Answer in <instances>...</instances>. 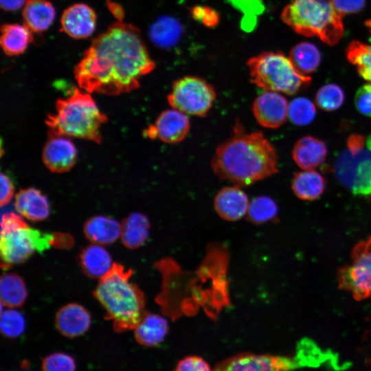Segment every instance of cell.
<instances>
[{"instance_id":"6da1fadb","label":"cell","mask_w":371,"mask_h":371,"mask_svg":"<svg viewBox=\"0 0 371 371\" xmlns=\"http://www.w3.org/2000/svg\"><path fill=\"white\" fill-rule=\"evenodd\" d=\"M155 67L139 29L118 21L93 40L74 73L85 91L116 95L137 89Z\"/></svg>"},{"instance_id":"7a4b0ae2","label":"cell","mask_w":371,"mask_h":371,"mask_svg":"<svg viewBox=\"0 0 371 371\" xmlns=\"http://www.w3.org/2000/svg\"><path fill=\"white\" fill-rule=\"evenodd\" d=\"M214 174L234 186H250L278 172L272 144L259 131L246 132L236 123L232 135L216 148L211 160Z\"/></svg>"},{"instance_id":"3957f363","label":"cell","mask_w":371,"mask_h":371,"mask_svg":"<svg viewBox=\"0 0 371 371\" xmlns=\"http://www.w3.org/2000/svg\"><path fill=\"white\" fill-rule=\"evenodd\" d=\"M132 273L131 269L113 263L93 291L106 311L105 318L113 322L117 333L135 329L146 313L144 293L129 280Z\"/></svg>"},{"instance_id":"277c9868","label":"cell","mask_w":371,"mask_h":371,"mask_svg":"<svg viewBox=\"0 0 371 371\" xmlns=\"http://www.w3.org/2000/svg\"><path fill=\"white\" fill-rule=\"evenodd\" d=\"M88 92L77 87L67 98L56 102V113L47 116L45 124L50 136L73 137L100 143L101 127L106 116Z\"/></svg>"},{"instance_id":"5b68a950","label":"cell","mask_w":371,"mask_h":371,"mask_svg":"<svg viewBox=\"0 0 371 371\" xmlns=\"http://www.w3.org/2000/svg\"><path fill=\"white\" fill-rule=\"evenodd\" d=\"M280 16L297 34L317 36L329 45L338 43L344 35V15L331 0H292Z\"/></svg>"},{"instance_id":"8992f818","label":"cell","mask_w":371,"mask_h":371,"mask_svg":"<svg viewBox=\"0 0 371 371\" xmlns=\"http://www.w3.org/2000/svg\"><path fill=\"white\" fill-rule=\"evenodd\" d=\"M247 66L251 82L265 91L293 95L307 88L311 81L281 52H263L249 58Z\"/></svg>"},{"instance_id":"52a82bcc","label":"cell","mask_w":371,"mask_h":371,"mask_svg":"<svg viewBox=\"0 0 371 371\" xmlns=\"http://www.w3.org/2000/svg\"><path fill=\"white\" fill-rule=\"evenodd\" d=\"M333 170L338 181L353 194L371 196V135L363 148L344 150Z\"/></svg>"},{"instance_id":"ba28073f","label":"cell","mask_w":371,"mask_h":371,"mask_svg":"<svg viewBox=\"0 0 371 371\" xmlns=\"http://www.w3.org/2000/svg\"><path fill=\"white\" fill-rule=\"evenodd\" d=\"M214 87L205 79L186 76L173 82L167 100L172 109L186 115H207L216 100Z\"/></svg>"},{"instance_id":"9c48e42d","label":"cell","mask_w":371,"mask_h":371,"mask_svg":"<svg viewBox=\"0 0 371 371\" xmlns=\"http://www.w3.org/2000/svg\"><path fill=\"white\" fill-rule=\"evenodd\" d=\"M54 234L28 226L1 232V258L5 267L24 262L33 253H42L55 243Z\"/></svg>"},{"instance_id":"30bf717a","label":"cell","mask_w":371,"mask_h":371,"mask_svg":"<svg viewBox=\"0 0 371 371\" xmlns=\"http://www.w3.org/2000/svg\"><path fill=\"white\" fill-rule=\"evenodd\" d=\"M337 278L339 289L350 292L356 300L371 295V237L353 247L351 263L339 269Z\"/></svg>"},{"instance_id":"8fae6325","label":"cell","mask_w":371,"mask_h":371,"mask_svg":"<svg viewBox=\"0 0 371 371\" xmlns=\"http://www.w3.org/2000/svg\"><path fill=\"white\" fill-rule=\"evenodd\" d=\"M305 366L297 352L293 358L245 352L221 361L214 371H291Z\"/></svg>"},{"instance_id":"7c38bea8","label":"cell","mask_w":371,"mask_h":371,"mask_svg":"<svg viewBox=\"0 0 371 371\" xmlns=\"http://www.w3.org/2000/svg\"><path fill=\"white\" fill-rule=\"evenodd\" d=\"M190 128L187 115L172 109L162 111L145 133L150 139L158 138L164 143L177 144L186 137Z\"/></svg>"},{"instance_id":"4fadbf2b","label":"cell","mask_w":371,"mask_h":371,"mask_svg":"<svg viewBox=\"0 0 371 371\" xmlns=\"http://www.w3.org/2000/svg\"><path fill=\"white\" fill-rule=\"evenodd\" d=\"M286 99L278 92L265 91L254 100L252 111L258 123L267 128H278L288 116Z\"/></svg>"},{"instance_id":"5bb4252c","label":"cell","mask_w":371,"mask_h":371,"mask_svg":"<svg viewBox=\"0 0 371 371\" xmlns=\"http://www.w3.org/2000/svg\"><path fill=\"white\" fill-rule=\"evenodd\" d=\"M96 20V14L89 5L75 3L64 10L60 19L61 28L70 37L83 39L93 33Z\"/></svg>"},{"instance_id":"9a60e30c","label":"cell","mask_w":371,"mask_h":371,"mask_svg":"<svg viewBox=\"0 0 371 371\" xmlns=\"http://www.w3.org/2000/svg\"><path fill=\"white\" fill-rule=\"evenodd\" d=\"M42 157L44 164L50 171L62 173L74 166L77 150L67 137L50 136L44 146Z\"/></svg>"},{"instance_id":"2e32d148","label":"cell","mask_w":371,"mask_h":371,"mask_svg":"<svg viewBox=\"0 0 371 371\" xmlns=\"http://www.w3.org/2000/svg\"><path fill=\"white\" fill-rule=\"evenodd\" d=\"M249 202L245 192L239 186H227L216 194L214 205L223 219L234 221L241 218L248 210Z\"/></svg>"},{"instance_id":"e0dca14e","label":"cell","mask_w":371,"mask_h":371,"mask_svg":"<svg viewBox=\"0 0 371 371\" xmlns=\"http://www.w3.org/2000/svg\"><path fill=\"white\" fill-rule=\"evenodd\" d=\"M55 324L64 336L74 338L85 333L91 325V316L87 310L76 303L63 306L56 313Z\"/></svg>"},{"instance_id":"ac0fdd59","label":"cell","mask_w":371,"mask_h":371,"mask_svg":"<svg viewBox=\"0 0 371 371\" xmlns=\"http://www.w3.org/2000/svg\"><path fill=\"white\" fill-rule=\"evenodd\" d=\"M14 207L21 216L32 221H43L50 213L47 198L34 188L21 190L15 196Z\"/></svg>"},{"instance_id":"d6986e66","label":"cell","mask_w":371,"mask_h":371,"mask_svg":"<svg viewBox=\"0 0 371 371\" xmlns=\"http://www.w3.org/2000/svg\"><path fill=\"white\" fill-rule=\"evenodd\" d=\"M327 153L324 142L308 135L299 139L295 144L292 157L300 168L310 170L321 165L325 161Z\"/></svg>"},{"instance_id":"ffe728a7","label":"cell","mask_w":371,"mask_h":371,"mask_svg":"<svg viewBox=\"0 0 371 371\" xmlns=\"http://www.w3.org/2000/svg\"><path fill=\"white\" fill-rule=\"evenodd\" d=\"M183 34L181 22L171 16L159 17L150 26L148 36L153 45L161 49L176 45Z\"/></svg>"},{"instance_id":"44dd1931","label":"cell","mask_w":371,"mask_h":371,"mask_svg":"<svg viewBox=\"0 0 371 371\" xmlns=\"http://www.w3.org/2000/svg\"><path fill=\"white\" fill-rule=\"evenodd\" d=\"M22 16L24 25L32 32L41 33L53 23L56 10L47 0H27Z\"/></svg>"},{"instance_id":"7402d4cb","label":"cell","mask_w":371,"mask_h":371,"mask_svg":"<svg viewBox=\"0 0 371 371\" xmlns=\"http://www.w3.org/2000/svg\"><path fill=\"white\" fill-rule=\"evenodd\" d=\"M83 232L87 238L93 243L109 245L121 236L122 226L110 217L94 216L85 222Z\"/></svg>"},{"instance_id":"603a6c76","label":"cell","mask_w":371,"mask_h":371,"mask_svg":"<svg viewBox=\"0 0 371 371\" xmlns=\"http://www.w3.org/2000/svg\"><path fill=\"white\" fill-rule=\"evenodd\" d=\"M79 261L85 273L93 278H101L113 265L109 252L95 243L82 249L79 256Z\"/></svg>"},{"instance_id":"cb8c5ba5","label":"cell","mask_w":371,"mask_h":371,"mask_svg":"<svg viewBox=\"0 0 371 371\" xmlns=\"http://www.w3.org/2000/svg\"><path fill=\"white\" fill-rule=\"evenodd\" d=\"M136 341L148 347L155 346L162 342L167 335L168 325L163 317L150 313H146L134 329Z\"/></svg>"},{"instance_id":"d4e9b609","label":"cell","mask_w":371,"mask_h":371,"mask_svg":"<svg viewBox=\"0 0 371 371\" xmlns=\"http://www.w3.org/2000/svg\"><path fill=\"white\" fill-rule=\"evenodd\" d=\"M1 32L0 45L8 56L23 54L33 40L32 32L25 25L4 24L1 26Z\"/></svg>"},{"instance_id":"484cf974","label":"cell","mask_w":371,"mask_h":371,"mask_svg":"<svg viewBox=\"0 0 371 371\" xmlns=\"http://www.w3.org/2000/svg\"><path fill=\"white\" fill-rule=\"evenodd\" d=\"M326 186V179L319 172L311 170L295 173L291 184L295 196L304 201H313L320 197Z\"/></svg>"},{"instance_id":"4316f807","label":"cell","mask_w":371,"mask_h":371,"mask_svg":"<svg viewBox=\"0 0 371 371\" xmlns=\"http://www.w3.org/2000/svg\"><path fill=\"white\" fill-rule=\"evenodd\" d=\"M121 238L124 245L129 249H137L147 240L149 234L148 218L139 212L129 214L121 224Z\"/></svg>"},{"instance_id":"83f0119b","label":"cell","mask_w":371,"mask_h":371,"mask_svg":"<svg viewBox=\"0 0 371 371\" xmlns=\"http://www.w3.org/2000/svg\"><path fill=\"white\" fill-rule=\"evenodd\" d=\"M289 58L295 69L306 76L317 69L322 59L319 49L308 42H302L295 45L291 49Z\"/></svg>"},{"instance_id":"f1b7e54d","label":"cell","mask_w":371,"mask_h":371,"mask_svg":"<svg viewBox=\"0 0 371 371\" xmlns=\"http://www.w3.org/2000/svg\"><path fill=\"white\" fill-rule=\"evenodd\" d=\"M1 304L8 308L22 306L27 298V289L23 280L17 274L5 273L0 281Z\"/></svg>"},{"instance_id":"f546056e","label":"cell","mask_w":371,"mask_h":371,"mask_svg":"<svg viewBox=\"0 0 371 371\" xmlns=\"http://www.w3.org/2000/svg\"><path fill=\"white\" fill-rule=\"evenodd\" d=\"M346 57L357 67L359 74L371 82V45L352 41L347 47Z\"/></svg>"},{"instance_id":"4dcf8cb0","label":"cell","mask_w":371,"mask_h":371,"mask_svg":"<svg viewBox=\"0 0 371 371\" xmlns=\"http://www.w3.org/2000/svg\"><path fill=\"white\" fill-rule=\"evenodd\" d=\"M278 205L271 197L261 196L254 198L249 205L247 218L251 222L260 224L275 218Z\"/></svg>"},{"instance_id":"1f68e13d","label":"cell","mask_w":371,"mask_h":371,"mask_svg":"<svg viewBox=\"0 0 371 371\" xmlns=\"http://www.w3.org/2000/svg\"><path fill=\"white\" fill-rule=\"evenodd\" d=\"M316 115V109L308 98L300 97L293 99L288 107V116L297 126H306L311 123Z\"/></svg>"},{"instance_id":"d6a6232c","label":"cell","mask_w":371,"mask_h":371,"mask_svg":"<svg viewBox=\"0 0 371 371\" xmlns=\"http://www.w3.org/2000/svg\"><path fill=\"white\" fill-rule=\"evenodd\" d=\"M345 100V93L341 87L330 83L322 86L317 92L315 101L317 106L327 111H335Z\"/></svg>"},{"instance_id":"836d02e7","label":"cell","mask_w":371,"mask_h":371,"mask_svg":"<svg viewBox=\"0 0 371 371\" xmlns=\"http://www.w3.org/2000/svg\"><path fill=\"white\" fill-rule=\"evenodd\" d=\"M235 8L244 14L241 26L245 31H251L256 23L257 16L265 10L262 0H228Z\"/></svg>"},{"instance_id":"e575fe53","label":"cell","mask_w":371,"mask_h":371,"mask_svg":"<svg viewBox=\"0 0 371 371\" xmlns=\"http://www.w3.org/2000/svg\"><path fill=\"white\" fill-rule=\"evenodd\" d=\"M0 328L5 337H17L25 330V318L19 311L13 308L8 309L1 313Z\"/></svg>"},{"instance_id":"d590c367","label":"cell","mask_w":371,"mask_h":371,"mask_svg":"<svg viewBox=\"0 0 371 371\" xmlns=\"http://www.w3.org/2000/svg\"><path fill=\"white\" fill-rule=\"evenodd\" d=\"M76 361L64 352H54L42 359V371H75Z\"/></svg>"},{"instance_id":"8d00e7d4","label":"cell","mask_w":371,"mask_h":371,"mask_svg":"<svg viewBox=\"0 0 371 371\" xmlns=\"http://www.w3.org/2000/svg\"><path fill=\"white\" fill-rule=\"evenodd\" d=\"M192 17L208 28L218 25L220 15L214 9L207 5H195L190 9Z\"/></svg>"},{"instance_id":"74e56055","label":"cell","mask_w":371,"mask_h":371,"mask_svg":"<svg viewBox=\"0 0 371 371\" xmlns=\"http://www.w3.org/2000/svg\"><path fill=\"white\" fill-rule=\"evenodd\" d=\"M355 104L360 113L371 117V83L366 84L357 90Z\"/></svg>"},{"instance_id":"f35d334b","label":"cell","mask_w":371,"mask_h":371,"mask_svg":"<svg viewBox=\"0 0 371 371\" xmlns=\"http://www.w3.org/2000/svg\"><path fill=\"white\" fill-rule=\"evenodd\" d=\"M175 371H211V368L201 357L189 356L179 361Z\"/></svg>"},{"instance_id":"ab89813d","label":"cell","mask_w":371,"mask_h":371,"mask_svg":"<svg viewBox=\"0 0 371 371\" xmlns=\"http://www.w3.org/2000/svg\"><path fill=\"white\" fill-rule=\"evenodd\" d=\"M335 9L342 15L360 12L366 5V0H331Z\"/></svg>"},{"instance_id":"60d3db41","label":"cell","mask_w":371,"mask_h":371,"mask_svg":"<svg viewBox=\"0 0 371 371\" xmlns=\"http://www.w3.org/2000/svg\"><path fill=\"white\" fill-rule=\"evenodd\" d=\"M1 225V232H8L17 228L28 226L21 216L13 212L2 214Z\"/></svg>"},{"instance_id":"b9f144b4","label":"cell","mask_w":371,"mask_h":371,"mask_svg":"<svg viewBox=\"0 0 371 371\" xmlns=\"http://www.w3.org/2000/svg\"><path fill=\"white\" fill-rule=\"evenodd\" d=\"M0 178V204L1 206H3L8 204L12 199L14 194V189L12 181L6 175L1 173Z\"/></svg>"},{"instance_id":"7bdbcfd3","label":"cell","mask_w":371,"mask_h":371,"mask_svg":"<svg viewBox=\"0 0 371 371\" xmlns=\"http://www.w3.org/2000/svg\"><path fill=\"white\" fill-rule=\"evenodd\" d=\"M27 0H0V6L6 12H14L24 7Z\"/></svg>"},{"instance_id":"ee69618b","label":"cell","mask_w":371,"mask_h":371,"mask_svg":"<svg viewBox=\"0 0 371 371\" xmlns=\"http://www.w3.org/2000/svg\"><path fill=\"white\" fill-rule=\"evenodd\" d=\"M109 5L111 10V12L115 15V16L118 17V19L122 20V18L123 16V10H122V8L117 5L115 3H109Z\"/></svg>"},{"instance_id":"f6af8a7d","label":"cell","mask_w":371,"mask_h":371,"mask_svg":"<svg viewBox=\"0 0 371 371\" xmlns=\"http://www.w3.org/2000/svg\"><path fill=\"white\" fill-rule=\"evenodd\" d=\"M365 25L368 29V30H369V32H370V33L371 34V19L367 20L365 22Z\"/></svg>"}]
</instances>
